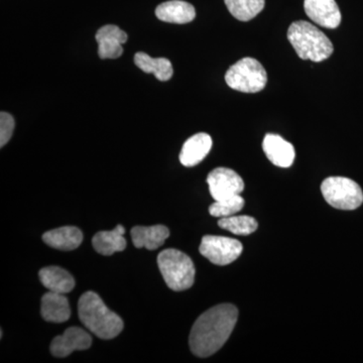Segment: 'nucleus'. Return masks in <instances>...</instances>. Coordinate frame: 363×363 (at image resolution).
<instances>
[{
    "label": "nucleus",
    "mask_w": 363,
    "mask_h": 363,
    "mask_svg": "<svg viewBox=\"0 0 363 363\" xmlns=\"http://www.w3.org/2000/svg\"><path fill=\"white\" fill-rule=\"evenodd\" d=\"M238 310L231 304L215 306L196 320L189 337L193 354L211 357L220 350L233 333L238 322Z\"/></svg>",
    "instance_id": "f257e3e1"
},
{
    "label": "nucleus",
    "mask_w": 363,
    "mask_h": 363,
    "mask_svg": "<svg viewBox=\"0 0 363 363\" xmlns=\"http://www.w3.org/2000/svg\"><path fill=\"white\" fill-rule=\"evenodd\" d=\"M78 312L82 324L98 338L108 340L123 331L121 318L109 310L96 293L87 292L81 296Z\"/></svg>",
    "instance_id": "f03ea898"
},
{
    "label": "nucleus",
    "mask_w": 363,
    "mask_h": 363,
    "mask_svg": "<svg viewBox=\"0 0 363 363\" xmlns=\"http://www.w3.org/2000/svg\"><path fill=\"white\" fill-rule=\"evenodd\" d=\"M288 40L302 60L322 62L333 52V45L317 26L305 21L293 23L288 30Z\"/></svg>",
    "instance_id": "7ed1b4c3"
},
{
    "label": "nucleus",
    "mask_w": 363,
    "mask_h": 363,
    "mask_svg": "<svg viewBox=\"0 0 363 363\" xmlns=\"http://www.w3.org/2000/svg\"><path fill=\"white\" fill-rule=\"evenodd\" d=\"M157 266L164 283L176 292L186 291L195 281V267L192 259L180 250L169 248L157 257Z\"/></svg>",
    "instance_id": "20e7f679"
},
{
    "label": "nucleus",
    "mask_w": 363,
    "mask_h": 363,
    "mask_svg": "<svg viewBox=\"0 0 363 363\" xmlns=\"http://www.w3.org/2000/svg\"><path fill=\"white\" fill-rule=\"evenodd\" d=\"M225 81L231 89L243 93H257L266 87L267 71L257 60L243 58L228 69Z\"/></svg>",
    "instance_id": "39448f33"
},
{
    "label": "nucleus",
    "mask_w": 363,
    "mask_h": 363,
    "mask_svg": "<svg viewBox=\"0 0 363 363\" xmlns=\"http://www.w3.org/2000/svg\"><path fill=\"white\" fill-rule=\"evenodd\" d=\"M324 199L339 210H355L362 206L363 192L357 182L344 177H329L321 185Z\"/></svg>",
    "instance_id": "423d86ee"
},
{
    "label": "nucleus",
    "mask_w": 363,
    "mask_h": 363,
    "mask_svg": "<svg viewBox=\"0 0 363 363\" xmlns=\"http://www.w3.org/2000/svg\"><path fill=\"white\" fill-rule=\"evenodd\" d=\"M242 250L240 240L216 235L204 236L199 247L203 257L216 266L230 264L240 257Z\"/></svg>",
    "instance_id": "0eeeda50"
},
{
    "label": "nucleus",
    "mask_w": 363,
    "mask_h": 363,
    "mask_svg": "<svg viewBox=\"0 0 363 363\" xmlns=\"http://www.w3.org/2000/svg\"><path fill=\"white\" fill-rule=\"evenodd\" d=\"M210 194L214 201L240 195L245 189V182L233 169L217 168L207 177Z\"/></svg>",
    "instance_id": "6e6552de"
},
{
    "label": "nucleus",
    "mask_w": 363,
    "mask_h": 363,
    "mask_svg": "<svg viewBox=\"0 0 363 363\" xmlns=\"http://www.w3.org/2000/svg\"><path fill=\"white\" fill-rule=\"evenodd\" d=\"M92 344V338L88 332L70 327L63 335L57 336L51 344V353L55 357L63 358L70 355L73 351L86 350Z\"/></svg>",
    "instance_id": "1a4fd4ad"
},
{
    "label": "nucleus",
    "mask_w": 363,
    "mask_h": 363,
    "mask_svg": "<svg viewBox=\"0 0 363 363\" xmlns=\"http://www.w3.org/2000/svg\"><path fill=\"white\" fill-rule=\"evenodd\" d=\"M95 39L100 58L117 59L123 55V45L128 42V35L118 26L107 25L98 30Z\"/></svg>",
    "instance_id": "9d476101"
},
{
    "label": "nucleus",
    "mask_w": 363,
    "mask_h": 363,
    "mask_svg": "<svg viewBox=\"0 0 363 363\" xmlns=\"http://www.w3.org/2000/svg\"><path fill=\"white\" fill-rule=\"evenodd\" d=\"M306 14L317 25L336 28L341 23L340 9L335 0H305Z\"/></svg>",
    "instance_id": "9b49d317"
},
{
    "label": "nucleus",
    "mask_w": 363,
    "mask_h": 363,
    "mask_svg": "<svg viewBox=\"0 0 363 363\" xmlns=\"http://www.w3.org/2000/svg\"><path fill=\"white\" fill-rule=\"evenodd\" d=\"M262 149L267 159L279 168H289L295 161L296 152L292 143L278 135L267 133L262 142Z\"/></svg>",
    "instance_id": "f8f14e48"
},
{
    "label": "nucleus",
    "mask_w": 363,
    "mask_h": 363,
    "mask_svg": "<svg viewBox=\"0 0 363 363\" xmlns=\"http://www.w3.org/2000/svg\"><path fill=\"white\" fill-rule=\"evenodd\" d=\"M211 147L212 138L207 133H200L191 136L182 147L181 164L185 167L197 166L209 154Z\"/></svg>",
    "instance_id": "ddd939ff"
},
{
    "label": "nucleus",
    "mask_w": 363,
    "mask_h": 363,
    "mask_svg": "<svg viewBox=\"0 0 363 363\" xmlns=\"http://www.w3.org/2000/svg\"><path fill=\"white\" fill-rule=\"evenodd\" d=\"M156 16L160 21L164 23L184 25L194 20L196 11L194 6L189 2L183 0H169L157 7Z\"/></svg>",
    "instance_id": "4468645a"
},
{
    "label": "nucleus",
    "mask_w": 363,
    "mask_h": 363,
    "mask_svg": "<svg viewBox=\"0 0 363 363\" xmlns=\"http://www.w3.org/2000/svg\"><path fill=\"white\" fill-rule=\"evenodd\" d=\"M42 316L45 321L52 323H63L71 316L68 298L63 294L51 292L45 294L42 298Z\"/></svg>",
    "instance_id": "2eb2a0df"
},
{
    "label": "nucleus",
    "mask_w": 363,
    "mask_h": 363,
    "mask_svg": "<svg viewBox=\"0 0 363 363\" xmlns=\"http://www.w3.org/2000/svg\"><path fill=\"white\" fill-rule=\"evenodd\" d=\"M131 240L136 248L157 250L169 236V229L164 225L135 226L131 229Z\"/></svg>",
    "instance_id": "dca6fc26"
},
{
    "label": "nucleus",
    "mask_w": 363,
    "mask_h": 363,
    "mask_svg": "<svg viewBox=\"0 0 363 363\" xmlns=\"http://www.w3.org/2000/svg\"><path fill=\"white\" fill-rule=\"evenodd\" d=\"M43 240L45 245L56 250H74L82 243L83 233L77 227H61L45 233Z\"/></svg>",
    "instance_id": "f3484780"
},
{
    "label": "nucleus",
    "mask_w": 363,
    "mask_h": 363,
    "mask_svg": "<svg viewBox=\"0 0 363 363\" xmlns=\"http://www.w3.org/2000/svg\"><path fill=\"white\" fill-rule=\"evenodd\" d=\"M39 277L43 285L51 292L70 293L75 286V279L71 274L59 267H48L40 269Z\"/></svg>",
    "instance_id": "a211bd4d"
},
{
    "label": "nucleus",
    "mask_w": 363,
    "mask_h": 363,
    "mask_svg": "<svg viewBox=\"0 0 363 363\" xmlns=\"http://www.w3.org/2000/svg\"><path fill=\"white\" fill-rule=\"evenodd\" d=\"M124 233L125 229L123 225H117L111 231H100L93 238V247L102 255H112L116 252H123L126 248Z\"/></svg>",
    "instance_id": "6ab92c4d"
},
{
    "label": "nucleus",
    "mask_w": 363,
    "mask_h": 363,
    "mask_svg": "<svg viewBox=\"0 0 363 363\" xmlns=\"http://www.w3.org/2000/svg\"><path fill=\"white\" fill-rule=\"evenodd\" d=\"M135 64L138 68L147 74H155L157 80L169 81L173 76L174 70L171 62L166 58H152L145 52H136Z\"/></svg>",
    "instance_id": "aec40b11"
},
{
    "label": "nucleus",
    "mask_w": 363,
    "mask_h": 363,
    "mask_svg": "<svg viewBox=\"0 0 363 363\" xmlns=\"http://www.w3.org/2000/svg\"><path fill=\"white\" fill-rule=\"evenodd\" d=\"M229 13L236 20L252 21L264 9V0H224Z\"/></svg>",
    "instance_id": "412c9836"
},
{
    "label": "nucleus",
    "mask_w": 363,
    "mask_h": 363,
    "mask_svg": "<svg viewBox=\"0 0 363 363\" xmlns=\"http://www.w3.org/2000/svg\"><path fill=\"white\" fill-rule=\"evenodd\" d=\"M222 229L235 234V235H250L257 229V222L250 216L224 217L218 221Z\"/></svg>",
    "instance_id": "4be33fe9"
},
{
    "label": "nucleus",
    "mask_w": 363,
    "mask_h": 363,
    "mask_svg": "<svg viewBox=\"0 0 363 363\" xmlns=\"http://www.w3.org/2000/svg\"><path fill=\"white\" fill-rule=\"evenodd\" d=\"M243 206H245V199L240 195L233 196L227 199L215 201L209 207V213L212 216L224 218V217L233 216L234 214L240 212Z\"/></svg>",
    "instance_id": "5701e85b"
},
{
    "label": "nucleus",
    "mask_w": 363,
    "mask_h": 363,
    "mask_svg": "<svg viewBox=\"0 0 363 363\" xmlns=\"http://www.w3.org/2000/svg\"><path fill=\"white\" fill-rule=\"evenodd\" d=\"M14 130V119L7 112L0 113V147H4L11 140Z\"/></svg>",
    "instance_id": "b1692460"
}]
</instances>
